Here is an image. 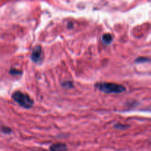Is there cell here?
Instances as JSON below:
<instances>
[{"instance_id": "cell-6", "label": "cell", "mask_w": 151, "mask_h": 151, "mask_svg": "<svg viewBox=\"0 0 151 151\" xmlns=\"http://www.w3.org/2000/svg\"><path fill=\"white\" fill-rule=\"evenodd\" d=\"M1 131L5 134H9L12 132L11 129H10L9 128H6V127H3V128H1Z\"/></svg>"}, {"instance_id": "cell-7", "label": "cell", "mask_w": 151, "mask_h": 151, "mask_svg": "<svg viewBox=\"0 0 151 151\" xmlns=\"http://www.w3.org/2000/svg\"><path fill=\"white\" fill-rule=\"evenodd\" d=\"M137 62H146V61H150V60L147 58H139L138 59H137V60H136Z\"/></svg>"}, {"instance_id": "cell-1", "label": "cell", "mask_w": 151, "mask_h": 151, "mask_svg": "<svg viewBox=\"0 0 151 151\" xmlns=\"http://www.w3.org/2000/svg\"><path fill=\"white\" fill-rule=\"evenodd\" d=\"M96 86L100 91L107 93V94H111V93L119 94L125 90L123 86L114 83H100L97 84Z\"/></svg>"}, {"instance_id": "cell-3", "label": "cell", "mask_w": 151, "mask_h": 151, "mask_svg": "<svg viewBox=\"0 0 151 151\" xmlns=\"http://www.w3.org/2000/svg\"><path fill=\"white\" fill-rule=\"evenodd\" d=\"M31 58L34 63H40L42 60V49L40 46H37L33 49Z\"/></svg>"}, {"instance_id": "cell-4", "label": "cell", "mask_w": 151, "mask_h": 151, "mask_svg": "<svg viewBox=\"0 0 151 151\" xmlns=\"http://www.w3.org/2000/svg\"><path fill=\"white\" fill-rule=\"evenodd\" d=\"M51 151H67V146L63 143H55L50 147Z\"/></svg>"}, {"instance_id": "cell-8", "label": "cell", "mask_w": 151, "mask_h": 151, "mask_svg": "<svg viewBox=\"0 0 151 151\" xmlns=\"http://www.w3.org/2000/svg\"><path fill=\"white\" fill-rule=\"evenodd\" d=\"M10 74H12V75H19V74H21V72L15 69H13L10 70Z\"/></svg>"}, {"instance_id": "cell-5", "label": "cell", "mask_w": 151, "mask_h": 151, "mask_svg": "<svg viewBox=\"0 0 151 151\" xmlns=\"http://www.w3.org/2000/svg\"><path fill=\"white\" fill-rule=\"evenodd\" d=\"M102 40H103V43L106 44H109L112 42V36L111 34L106 33L104 34L102 37Z\"/></svg>"}, {"instance_id": "cell-10", "label": "cell", "mask_w": 151, "mask_h": 151, "mask_svg": "<svg viewBox=\"0 0 151 151\" xmlns=\"http://www.w3.org/2000/svg\"><path fill=\"white\" fill-rule=\"evenodd\" d=\"M38 151H46V150H38ZM50 151H51V150H50Z\"/></svg>"}, {"instance_id": "cell-9", "label": "cell", "mask_w": 151, "mask_h": 151, "mask_svg": "<svg viewBox=\"0 0 151 151\" xmlns=\"http://www.w3.org/2000/svg\"><path fill=\"white\" fill-rule=\"evenodd\" d=\"M115 127H116V128H119V125H116V126H115ZM120 127H121V128H122H122H125V126H124V125H121Z\"/></svg>"}, {"instance_id": "cell-2", "label": "cell", "mask_w": 151, "mask_h": 151, "mask_svg": "<svg viewBox=\"0 0 151 151\" xmlns=\"http://www.w3.org/2000/svg\"><path fill=\"white\" fill-rule=\"evenodd\" d=\"M13 100L15 102L20 105L21 106L26 109H29V108L32 107V104H33V100L27 95V94L22 93V91H15L13 94Z\"/></svg>"}]
</instances>
